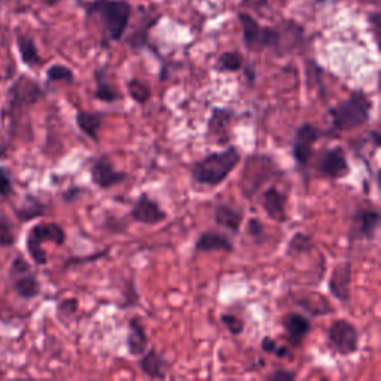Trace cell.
Returning <instances> with one entry per match:
<instances>
[{"mask_svg":"<svg viewBox=\"0 0 381 381\" xmlns=\"http://www.w3.org/2000/svg\"><path fill=\"white\" fill-rule=\"evenodd\" d=\"M370 140H373V145L375 147H380V145H381V134H380L378 130H374V131L370 133Z\"/></svg>","mask_w":381,"mask_h":381,"instance_id":"43","label":"cell"},{"mask_svg":"<svg viewBox=\"0 0 381 381\" xmlns=\"http://www.w3.org/2000/svg\"><path fill=\"white\" fill-rule=\"evenodd\" d=\"M9 274L13 289H16V292L21 298L32 299L40 294L39 280L36 279L30 265L27 264L21 255H18L16 260H13Z\"/></svg>","mask_w":381,"mask_h":381,"instance_id":"10","label":"cell"},{"mask_svg":"<svg viewBox=\"0 0 381 381\" xmlns=\"http://www.w3.org/2000/svg\"><path fill=\"white\" fill-rule=\"evenodd\" d=\"M104 114L99 111H83L79 109L76 112L75 121L76 126L80 130V133H84L88 139H91L94 143L100 142V130L103 127L104 121Z\"/></svg>","mask_w":381,"mask_h":381,"instance_id":"22","label":"cell"},{"mask_svg":"<svg viewBox=\"0 0 381 381\" xmlns=\"http://www.w3.org/2000/svg\"><path fill=\"white\" fill-rule=\"evenodd\" d=\"M244 75H246V78H248V84L253 85L255 80H256V72H255L253 64L246 66V69H244Z\"/></svg>","mask_w":381,"mask_h":381,"instance_id":"41","label":"cell"},{"mask_svg":"<svg viewBox=\"0 0 381 381\" xmlns=\"http://www.w3.org/2000/svg\"><path fill=\"white\" fill-rule=\"evenodd\" d=\"M90 178L95 186L106 190L126 182L128 179V173L118 171L111 157L107 154H103L92 159L90 166Z\"/></svg>","mask_w":381,"mask_h":381,"instance_id":"9","label":"cell"},{"mask_svg":"<svg viewBox=\"0 0 381 381\" xmlns=\"http://www.w3.org/2000/svg\"><path fill=\"white\" fill-rule=\"evenodd\" d=\"M236 118V112L229 107L216 106L212 109L207 121V138L213 135L217 145H226L231 142L229 126Z\"/></svg>","mask_w":381,"mask_h":381,"instance_id":"15","label":"cell"},{"mask_svg":"<svg viewBox=\"0 0 381 381\" xmlns=\"http://www.w3.org/2000/svg\"><path fill=\"white\" fill-rule=\"evenodd\" d=\"M213 221L217 226L229 231L231 234H238L244 221V213L228 202H217L213 210Z\"/></svg>","mask_w":381,"mask_h":381,"instance_id":"19","label":"cell"},{"mask_svg":"<svg viewBox=\"0 0 381 381\" xmlns=\"http://www.w3.org/2000/svg\"><path fill=\"white\" fill-rule=\"evenodd\" d=\"M124 298H126V303H122L121 307L126 308V307H133L139 303V295L138 292H135V286H134V282L133 279L128 280V284L126 286V292H124Z\"/></svg>","mask_w":381,"mask_h":381,"instance_id":"36","label":"cell"},{"mask_svg":"<svg viewBox=\"0 0 381 381\" xmlns=\"http://www.w3.org/2000/svg\"><path fill=\"white\" fill-rule=\"evenodd\" d=\"M78 307H79L78 299L76 298H69V299H64V301L60 303L59 310H60V313H63V315H66V316H72L76 313Z\"/></svg>","mask_w":381,"mask_h":381,"instance_id":"38","label":"cell"},{"mask_svg":"<svg viewBox=\"0 0 381 381\" xmlns=\"http://www.w3.org/2000/svg\"><path fill=\"white\" fill-rule=\"evenodd\" d=\"M313 249V238L306 233H295L286 248L288 256H299Z\"/></svg>","mask_w":381,"mask_h":381,"instance_id":"29","label":"cell"},{"mask_svg":"<svg viewBox=\"0 0 381 381\" xmlns=\"http://www.w3.org/2000/svg\"><path fill=\"white\" fill-rule=\"evenodd\" d=\"M276 170V161L268 154H255L248 158L241 179V193L244 197H253L260 188L270 181Z\"/></svg>","mask_w":381,"mask_h":381,"instance_id":"5","label":"cell"},{"mask_svg":"<svg viewBox=\"0 0 381 381\" xmlns=\"http://www.w3.org/2000/svg\"><path fill=\"white\" fill-rule=\"evenodd\" d=\"M241 161V154L233 145L226 146L222 151L207 154L189 166L193 181L201 186H219L233 173Z\"/></svg>","mask_w":381,"mask_h":381,"instance_id":"2","label":"cell"},{"mask_svg":"<svg viewBox=\"0 0 381 381\" xmlns=\"http://www.w3.org/2000/svg\"><path fill=\"white\" fill-rule=\"evenodd\" d=\"M17 240L16 228L5 216H0V246L9 248Z\"/></svg>","mask_w":381,"mask_h":381,"instance_id":"32","label":"cell"},{"mask_svg":"<svg viewBox=\"0 0 381 381\" xmlns=\"http://www.w3.org/2000/svg\"><path fill=\"white\" fill-rule=\"evenodd\" d=\"M373 102L362 90L351 91L349 97L329 109L332 126L338 131H350L368 124Z\"/></svg>","mask_w":381,"mask_h":381,"instance_id":"3","label":"cell"},{"mask_svg":"<svg viewBox=\"0 0 381 381\" xmlns=\"http://www.w3.org/2000/svg\"><path fill=\"white\" fill-rule=\"evenodd\" d=\"M130 217L138 224L147 225V226H157L162 222H166L169 214L159 206V202L157 200L151 198L146 193H143L138 197V200L134 201L133 207L130 210Z\"/></svg>","mask_w":381,"mask_h":381,"instance_id":"13","label":"cell"},{"mask_svg":"<svg viewBox=\"0 0 381 381\" xmlns=\"http://www.w3.org/2000/svg\"><path fill=\"white\" fill-rule=\"evenodd\" d=\"M286 202H288V197L276 185L268 186L261 197V206L264 212L270 219L279 224H284L289 219L288 212H286Z\"/></svg>","mask_w":381,"mask_h":381,"instance_id":"17","label":"cell"},{"mask_svg":"<svg viewBox=\"0 0 381 381\" xmlns=\"http://www.w3.org/2000/svg\"><path fill=\"white\" fill-rule=\"evenodd\" d=\"M238 21L241 25L244 47H246L248 51L256 52L258 39H260L262 25L258 23L248 12H238Z\"/></svg>","mask_w":381,"mask_h":381,"instance_id":"25","label":"cell"},{"mask_svg":"<svg viewBox=\"0 0 381 381\" xmlns=\"http://www.w3.org/2000/svg\"><path fill=\"white\" fill-rule=\"evenodd\" d=\"M221 322L231 335H241L244 331L243 319L236 315H231V313H222Z\"/></svg>","mask_w":381,"mask_h":381,"instance_id":"33","label":"cell"},{"mask_svg":"<svg viewBox=\"0 0 381 381\" xmlns=\"http://www.w3.org/2000/svg\"><path fill=\"white\" fill-rule=\"evenodd\" d=\"M17 47L20 51L21 61L27 67H36L42 63V59H40L37 47L35 44V39L32 36L17 33Z\"/></svg>","mask_w":381,"mask_h":381,"instance_id":"26","label":"cell"},{"mask_svg":"<svg viewBox=\"0 0 381 381\" xmlns=\"http://www.w3.org/2000/svg\"><path fill=\"white\" fill-rule=\"evenodd\" d=\"M366 2H375L377 4V0H366Z\"/></svg>","mask_w":381,"mask_h":381,"instance_id":"46","label":"cell"},{"mask_svg":"<svg viewBox=\"0 0 381 381\" xmlns=\"http://www.w3.org/2000/svg\"><path fill=\"white\" fill-rule=\"evenodd\" d=\"M243 66H244V59L238 51H226L217 57L213 67L216 72L234 73V72L241 71Z\"/></svg>","mask_w":381,"mask_h":381,"instance_id":"27","label":"cell"},{"mask_svg":"<svg viewBox=\"0 0 381 381\" xmlns=\"http://www.w3.org/2000/svg\"><path fill=\"white\" fill-rule=\"evenodd\" d=\"M139 366L147 378L164 380L167 377L169 363L155 349H147L142 356H139Z\"/></svg>","mask_w":381,"mask_h":381,"instance_id":"24","label":"cell"},{"mask_svg":"<svg viewBox=\"0 0 381 381\" xmlns=\"http://www.w3.org/2000/svg\"><path fill=\"white\" fill-rule=\"evenodd\" d=\"M84 188H80V186H73V188H69V189H66L61 198L66 201V202H75L76 200L80 198V195L84 194Z\"/></svg>","mask_w":381,"mask_h":381,"instance_id":"39","label":"cell"},{"mask_svg":"<svg viewBox=\"0 0 381 381\" xmlns=\"http://www.w3.org/2000/svg\"><path fill=\"white\" fill-rule=\"evenodd\" d=\"M326 133L311 122H304L295 130L292 140V157L299 169H306L313 157V146L320 140Z\"/></svg>","mask_w":381,"mask_h":381,"instance_id":"7","label":"cell"},{"mask_svg":"<svg viewBox=\"0 0 381 381\" xmlns=\"http://www.w3.org/2000/svg\"><path fill=\"white\" fill-rule=\"evenodd\" d=\"M195 250L197 252H234V243L226 234L221 231H202L195 241Z\"/></svg>","mask_w":381,"mask_h":381,"instance_id":"20","label":"cell"},{"mask_svg":"<svg viewBox=\"0 0 381 381\" xmlns=\"http://www.w3.org/2000/svg\"><path fill=\"white\" fill-rule=\"evenodd\" d=\"M13 194V188H12V181L9 173L0 167V197L9 198Z\"/></svg>","mask_w":381,"mask_h":381,"instance_id":"35","label":"cell"},{"mask_svg":"<svg viewBox=\"0 0 381 381\" xmlns=\"http://www.w3.org/2000/svg\"><path fill=\"white\" fill-rule=\"evenodd\" d=\"M126 346L128 355L133 358H139L149 347V338L142 323L140 318L134 316L128 320V334L126 339Z\"/></svg>","mask_w":381,"mask_h":381,"instance_id":"21","label":"cell"},{"mask_svg":"<svg viewBox=\"0 0 381 381\" xmlns=\"http://www.w3.org/2000/svg\"><path fill=\"white\" fill-rule=\"evenodd\" d=\"M359 339L358 328L347 319H337L328 329L329 349L339 356L355 355L359 350Z\"/></svg>","mask_w":381,"mask_h":381,"instance_id":"6","label":"cell"},{"mask_svg":"<svg viewBox=\"0 0 381 381\" xmlns=\"http://www.w3.org/2000/svg\"><path fill=\"white\" fill-rule=\"evenodd\" d=\"M47 80L51 83H66V84H73L75 80V73L64 64H52L48 67L47 71Z\"/></svg>","mask_w":381,"mask_h":381,"instance_id":"30","label":"cell"},{"mask_svg":"<svg viewBox=\"0 0 381 381\" xmlns=\"http://www.w3.org/2000/svg\"><path fill=\"white\" fill-rule=\"evenodd\" d=\"M44 97V91L36 80L20 76L9 90V107L12 112H20L25 106H32Z\"/></svg>","mask_w":381,"mask_h":381,"instance_id":"12","label":"cell"},{"mask_svg":"<svg viewBox=\"0 0 381 381\" xmlns=\"http://www.w3.org/2000/svg\"><path fill=\"white\" fill-rule=\"evenodd\" d=\"M87 20L97 17L103 25L102 45L106 48L112 42H119L128 30L133 6L127 0H90L80 5Z\"/></svg>","mask_w":381,"mask_h":381,"instance_id":"1","label":"cell"},{"mask_svg":"<svg viewBox=\"0 0 381 381\" xmlns=\"http://www.w3.org/2000/svg\"><path fill=\"white\" fill-rule=\"evenodd\" d=\"M246 234L250 237V240L256 244H262L268 240V233L265 229V225L258 217H250L246 224Z\"/></svg>","mask_w":381,"mask_h":381,"instance_id":"31","label":"cell"},{"mask_svg":"<svg viewBox=\"0 0 381 381\" xmlns=\"http://www.w3.org/2000/svg\"><path fill=\"white\" fill-rule=\"evenodd\" d=\"M378 13L374 12V13H370V23L373 24V32H374V37L377 39V33H378Z\"/></svg>","mask_w":381,"mask_h":381,"instance_id":"42","label":"cell"},{"mask_svg":"<svg viewBox=\"0 0 381 381\" xmlns=\"http://www.w3.org/2000/svg\"><path fill=\"white\" fill-rule=\"evenodd\" d=\"M296 377H298L296 373L280 368V370H276L274 373H271L270 375H267V380H271V381H294Z\"/></svg>","mask_w":381,"mask_h":381,"instance_id":"37","label":"cell"},{"mask_svg":"<svg viewBox=\"0 0 381 381\" xmlns=\"http://www.w3.org/2000/svg\"><path fill=\"white\" fill-rule=\"evenodd\" d=\"M44 243H54L57 246H63L66 243V231L60 224L56 222H47V224H37L30 229L29 236L25 240L27 252L36 265H47L48 256L47 252L42 249Z\"/></svg>","mask_w":381,"mask_h":381,"instance_id":"4","label":"cell"},{"mask_svg":"<svg viewBox=\"0 0 381 381\" xmlns=\"http://www.w3.org/2000/svg\"><path fill=\"white\" fill-rule=\"evenodd\" d=\"M142 11H143V17L139 18L135 29L126 39L127 45L134 52H139L149 45V33H151L152 27L157 25L158 21L161 20V16L155 9L142 8Z\"/></svg>","mask_w":381,"mask_h":381,"instance_id":"16","label":"cell"},{"mask_svg":"<svg viewBox=\"0 0 381 381\" xmlns=\"http://www.w3.org/2000/svg\"><path fill=\"white\" fill-rule=\"evenodd\" d=\"M316 169L323 178L335 181L347 178L350 174V164L343 146L323 149L318 158Z\"/></svg>","mask_w":381,"mask_h":381,"instance_id":"8","label":"cell"},{"mask_svg":"<svg viewBox=\"0 0 381 381\" xmlns=\"http://www.w3.org/2000/svg\"><path fill=\"white\" fill-rule=\"evenodd\" d=\"M60 2H63V0H45V4H47L48 6H56V5L60 4Z\"/></svg>","mask_w":381,"mask_h":381,"instance_id":"44","label":"cell"},{"mask_svg":"<svg viewBox=\"0 0 381 381\" xmlns=\"http://www.w3.org/2000/svg\"><path fill=\"white\" fill-rule=\"evenodd\" d=\"M381 214L377 207L366 206L355 212L351 217L350 241L355 240H368L373 241L377 237Z\"/></svg>","mask_w":381,"mask_h":381,"instance_id":"11","label":"cell"},{"mask_svg":"<svg viewBox=\"0 0 381 381\" xmlns=\"http://www.w3.org/2000/svg\"><path fill=\"white\" fill-rule=\"evenodd\" d=\"M283 328L288 334V339L289 343L294 347H299L303 346L304 339L307 338V335L311 331V322L307 316L301 315V313L298 311H291L283 318Z\"/></svg>","mask_w":381,"mask_h":381,"instance_id":"18","label":"cell"},{"mask_svg":"<svg viewBox=\"0 0 381 381\" xmlns=\"http://www.w3.org/2000/svg\"><path fill=\"white\" fill-rule=\"evenodd\" d=\"M127 92L131 97V100L138 104H146L152 97V90L142 79L133 78L127 80Z\"/></svg>","mask_w":381,"mask_h":381,"instance_id":"28","label":"cell"},{"mask_svg":"<svg viewBox=\"0 0 381 381\" xmlns=\"http://www.w3.org/2000/svg\"><path fill=\"white\" fill-rule=\"evenodd\" d=\"M94 79H95V90H94L95 100L103 103H115L122 99L121 91L111 83V79H109L107 66L95 69Z\"/></svg>","mask_w":381,"mask_h":381,"instance_id":"23","label":"cell"},{"mask_svg":"<svg viewBox=\"0 0 381 381\" xmlns=\"http://www.w3.org/2000/svg\"><path fill=\"white\" fill-rule=\"evenodd\" d=\"M17 213L21 217V221H30V219H35V217L42 216L45 213V207L40 204V201L32 198V202L27 204L25 209L18 210Z\"/></svg>","mask_w":381,"mask_h":381,"instance_id":"34","label":"cell"},{"mask_svg":"<svg viewBox=\"0 0 381 381\" xmlns=\"http://www.w3.org/2000/svg\"><path fill=\"white\" fill-rule=\"evenodd\" d=\"M351 279H353V265L350 261L339 262L334 267L328 280L329 294L338 303L349 304L351 292Z\"/></svg>","mask_w":381,"mask_h":381,"instance_id":"14","label":"cell"},{"mask_svg":"<svg viewBox=\"0 0 381 381\" xmlns=\"http://www.w3.org/2000/svg\"><path fill=\"white\" fill-rule=\"evenodd\" d=\"M76 2H78V4H79V5H83V4H84V2H85V0H76Z\"/></svg>","mask_w":381,"mask_h":381,"instance_id":"45","label":"cell"},{"mask_svg":"<svg viewBox=\"0 0 381 381\" xmlns=\"http://www.w3.org/2000/svg\"><path fill=\"white\" fill-rule=\"evenodd\" d=\"M261 349H262V351L267 353V355H276V351L279 349V343L276 341L274 338L264 337L261 339Z\"/></svg>","mask_w":381,"mask_h":381,"instance_id":"40","label":"cell"}]
</instances>
